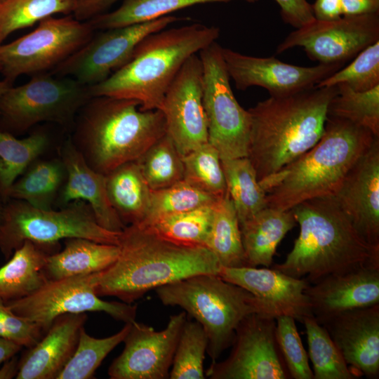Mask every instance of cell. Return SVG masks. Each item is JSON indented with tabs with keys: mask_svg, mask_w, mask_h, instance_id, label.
Segmentation results:
<instances>
[{
	"mask_svg": "<svg viewBox=\"0 0 379 379\" xmlns=\"http://www.w3.org/2000/svg\"><path fill=\"white\" fill-rule=\"evenodd\" d=\"M119 246L117 259L98 273L95 293L128 304L150 290L191 276L218 274L222 267L207 248L176 244L146 227L126 226Z\"/></svg>",
	"mask_w": 379,
	"mask_h": 379,
	"instance_id": "1",
	"label": "cell"
},
{
	"mask_svg": "<svg viewBox=\"0 0 379 379\" xmlns=\"http://www.w3.org/2000/svg\"><path fill=\"white\" fill-rule=\"evenodd\" d=\"M291 210L300 234L285 260L272 268L312 284L329 275L379 267V246L359 235L334 197L307 200Z\"/></svg>",
	"mask_w": 379,
	"mask_h": 379,
	"instance_id": "2",
	"label": "cell"
},
{
	"mask_svg": "<svg viewBox=\"0 0 379 379\" xmlns=\"http://www.w3.org/2000/svg\"><path fill=\"white\" fill-rule=\"evenodd\" d=\"M337 86H314L272 97L248 109V158L260 181L277 173L313 147L322 137L328 107Z\"/></svg>",
	"mask_w": 379,
	"mask_h": 379,
	"instance_id": "3",
	"label": "cell"
},
{
	"mask_svg": "<svg viewBox=\"0 0 379 379\" xmlns=\"http://www.w3.org/2000/svg\"><path fill=\"white\" fill-rule=\"evenodd\" d=\"M376 138L365 128L327 116L324 133L313 147L259 182L267 206L286 211L307 200L334 197Z\"/></svg>",
	"mask_w": 379,
	"mask_h": 379,
	"instance_id": "4",
	"label": "cell"
},
{
	"mask_svg": "<svg viewBox=\"0 0 379 379\" xmlns=\"http://www.w3.org/2000/svg\"><path fill=\"white\" fill-rule=\"evenodd\" d=\"M72 142L87 164L104 175L138 159L166 134L160 109L144 110L134 100L93 96L76 117Z\"/></svg>",
	"mask_w": 379,
	"mask_h": 379,
	"instance_id": "5",
	"label": "cell"
},
{
	"mask_svg": "<svg viewBox=\"0 0 379 379\" xmlns=\"http://www.w3.org/2000/svg\"><path fill=\"white\" fill-rule=\"evenodd\" d=\"M220 29L194 23L164 29L145 37L131 60L91 95L138 101L144 110L161 109L165 94L187 60L219 38Z\"/></svg>",
	"mask_w": 379,
	"mask_h": 379,
	"instance_id": "6",
	"label": "cell"
},
{
	"mask_svg": "<svg viewBox=\"0 0 379 379\" xmlns=\"http://www.w3.org/2000/svg\"><path fill=\"white\" fill-rule=\"evenodd\" d=\"M165 305L178 306L203 327L207 354L215 361L232 345L241 321L252 313L263 314L258 299L251 293L218 274H199L155 289Z\"/></svg>",
	"mask_w": 379,
	"mask_h": 379,
	"instance_id": "7",
	"label": "cell"
},
{
	"mask_svg": "<svg viewBox=\"0 0 379 379\" xmlns=\"http://www.w3.org/2000/svg\"><path fill=\"white\" fill-rule=\"evenodd\" d=\"M121 232L101 227L89 205L83 201L71 202L55 211L9 199L4 204L0 220V250L8 259L25 241L48 248L68 238L119 245Z\"/></svg>",
	"mask_w": 379,
	"mask_h": 379,
	"instance_id": "8",
	"label": "cell"
},
{
	"mask_svg": "<svg viewBox=\"0 0 379 379\" xmlns=\"http://www.w3.org/2000/svg\"><path fill=\"white\" fill-rule=\"evenodd\" d=\"M91 97L88 87L72 77L51 72L32 76L0 96L1 129L20 133L42 122L69 126Z\"/></svg>",
	"mask_w": 379,
	"mask_h": 379,
	"instance_id": "9",
	"label": "cell"
},
{
	"mask_svg": "<svg viewBox=\"0 0 379 379\" xmlns=\"http://www.w3.org/2000/svg\"><path fill=\"white\" fill-rule=\"evenodd\" d=\"M95 34L88 21L72 15L48 17L32 32L0 44L1 74L13 84L19 77L49 72L82 47Z\"/></svg>",
	"mask_w": 379,
	"mask_h": 379,
	"instance_id": "10",
	"label": "cell"
},
{
	"mask_svg": "<svg viewBox=\"0 0 379 379\" xmlns=\"http://www.w3.org/2000/svg\"><path fill=\"white\" fill-rule=\"evenodd\" d=\"M203 69V105L208 142L221 160L248 157L251 119L237 100L222 54L214 41L199 52Z\"/></svg>",
	"mask_w": 379,
	"mask_h": 379,
	"instance_id": "11",
	"label": "cell"
},
{
	"mask_svg": "<svg viewBox=\"0 0 379 379\" xmlns=\"http://www.w3.org/2000/svg\"><path fill=\"white\" fill-rule=\"evenodd\" d=\"M98 273L48 280L33 293L5 302L16 314L47 331L58 317L86 312H105L124 323L135 320L138 305L106 301L95 293Z\"/></svg>",
	"mask_w": 379,
	"mask_h": 379,
	"instance_id": "12",
	"label": "cell"
},
{
	"mask_svg": "<svg viewBox=\"0 0 379 379\" xmlns=\"http://www.w3.org/2000/svg\"><path fill=\"white\" fill-rule=\"evenodd\" d=\"M180 20L169 15L145 22L100 30L51 73L72 77L88 87L97 85L124 66L145 37Z\"/></svg>",
	"mask_w": 379,
	"mask_h": 379,
	"instance_id": "13",
	"label": "cell"
},
{
	"mask_svg": "<svg viewBox=\"0 0 379 379\" xmlns=\"http://www.w3.org/2000/svg\"><path fill=\"white\" fill-rule=\"evenodd\" d=\"M276 320L252 313L239 324L230 355L211 362V379H287L289 374L275 337Z\"/></svg>",
	"mask_w": 379,
	"mask_h": 379,
	"instance_id": "14",
	"label": "cell"
},
{
	"mask_svg": "<svg viewBox=\"0 0 379 379\" xmlns=\"http://www.w3.org/2000/svg\"><path fill=\"white\" fill-rule=\"evenodd\" d=\"M379 41V13L343 16L333 21L314 20L288 34L276 54L301 47L319 64L343 65Z\"/></svg>",
	"mask_w": 379,
	"mask_h": 379,
	"instance_id": "15",
	"label": "cell"
},
{
	"mask_svg": "<svg viewBox=\"0 0 379 379\" xmlns=\"http://www.w3.org/2000/svg\"><path fill=\"white\" fill-rule=\"evenodd\" d=\"M186 312L170 316L166 328L155 331L135 321L131 323L122 352L108 368L111 379H166L186 321Z\"/></svg>",
	"mask_w": 379,
	"mask_h": 379,
	"instance_id": "16",
	"label": "cell"
},
{
	"mask_svg": "<svg viewBox=\"0 0 379 379\" xmlns=\"http://www.w3.org/2000/svg\"><path fill=\"white\" fill-rule=\"evenodd\" d=\"M166 134L182 156L208 142L203 105V69L198 54L184 63L166 91L161 108Z\"/></svg>",
	"mask_w": 379,
	"mask_h": 379,
	"instance_id": "17",
	"label": "cell"
},
{
	"mask_svg": "<svg viewBox=\"0 0 379 379\" xmlns=\"http://www.w3.org/2000/svg\"><path fill=\"white\" fill-rule=\"evenodd\" d=\"M222 54L230 78L237 89L259 86L272 97L286 96L313 88L344 66L318 64L302 67L284 62L274 56H251L223 47Z\"/></svg>",
	"mask_w": 379,
	"mask_h": 379,
	"instance_id": "18",
	"label": "cell"
},
{
	"mask_svg": "<svg viewBox=\"0 0 379 379\" xmlns=\"http://www.w3.org/2000/svg\"><path fill=\"white\" fill-rule=\"evenodd\" d=\"M218 275L251 293L260 301L263 315L276 319L289 316L302 323L314 317L305 293L309 283L304 278L287 275L274 268L224 267Z\"/></svg>",
	"mask_w": 379,
	"mask_h": 379,
	"instance_id": "19",
	"label": "cell"
},
{
	"mask_svg": "<svg viewBox=\"0 0 379 379\" xmlns=\"http://www.w3.org/2000/svg\"><path fill=\"white\" fill-rule=\"evenodd\" d=\"M317 321L328 331L357 378H378L379 304L345 311Z\"/></svg>",
	"mask_w": 379,
	"mask_h": 379,
	"instance_id": "20",
	"label": "cell"
},
{
	"mask_svg": "<svg viewBox=\"0 0 379 379\" xmlns=\"http://www.w3.org/2000/svg\"><path fill=\"white\" fill-rule=\"evenodd\" d=\"M334 198L359 235L379 246V138L353 166Z\"/></svg>",
	"mask_w": 379,
	"mask_h": 379,
	"instance_id": "21",
	"label": "cell"
},
{
	"mask_svg": "<svg viewBox=\"0 0 379 379\" xmlns=\"http://www.w3.org/2000/svg\"><path fill=\"white\" fill-rule=\"evenodd\" d=\"M66 178L58 200L64 206L83 201L91 207L97 222L103 228L121 232L126 227L108 197L106 175L93 169L71 138L60 149Z\"/></svg>",
	"mask_w": 379,
	"mask_h": 379,
	"instance_id": "22",
	"label": "cell"
},
{
	"mask_svg": "<svg viewBox=\"0 0 379 379\" xmlns=\"http://www.w3.org/2000/svg\"><path fill=\"white\" fill-rule=\"evenodd\" d=\"M317 320L379 304V267L327 276L305 291Z\"/></svg>",
	"mask_w": 379,
	"mask_h": 379,
	"instance_id": "23",
	"label": "cell"
},
{
	"mask_svg": "<svg viewBox=\"0 0 379 379\" xmlns=\"http://www.w3.org/2000/svg\"><path fill=\"white\" fill-rule=\"evenodd\" d=\"M86 313L56 318L44 337L19 360L17 379H55L74 354Z\"/></svg>",
	"mask_w": 379,
	"mask_h": 379,
	"instance_id": "24",
	"label": "cell"
},
{
	"mask_svg": "<svg viewBox=\"0 0 379 379\" xmlns=\"http://www.w3.org/2000/svg\"><path fill=\"white\" fill-rule=\"evenodd\" d=\"M295 224L291 209L268 206L239 223L248 266H271L278 244Z\"/></svg>",
	"mask_w": 379,
	"mask_h": 379,
	"instance_id": "25",
	"label": "cell"
},
{
	"mask_svg": "<svg viewBox=\"0 0 379 379\" xmlns=\"http://www.w3.org/2000/svg\"><path fill=\"white\" fill-rule=\"evenodd\" d=\"M65 240V248L47 258L44 272L48 280L101 272L113 264L120 253L119 245L84 238Z\"/></svg>",
	"mask_w": 379,
	"mask_h": 379,
	"instance_id": "26",
	"label": "cell"
},
{
	"mask_svg": "<svg viewBox=\"0 0 379 379\" xmlns=\"http://www.w3.org/2000/svg\"><path fill=\"white\" fill-rule=\"evenodd\" d=\"M50 254L48 247L25 241L0 267V298L20 299L41 287L48 281L44 267Z\"/></svg>",
	"mask_w": 379,
	"mask_h": 379,
	"instance_id": "27",
	"label": "cell"
},
{
	"mask_svg": "<svg viewBox=\"0 0 379 379\" xmlns=\"http://www.w3.org/2000/svg\"><path fill=\"white\" fill-rule=\"evenodd\" d=\"M106 185L109 201L124 223H140L148 208L151 190L136 161L106 175Z\"/></svg>",
	"mask_w": 379,
	"mask_h": 379,
	"instance_id": "28",
	"label": "cell"
},
{
	"mask_svg": "<svg viewBox=\"0 0 379 379\" xmlns=\"http://www.w3.org/2000/svg\"><path fill=\"white\" fill-rule=\"evenodd\" d=\"M66 178L60 159L34 161L15 180L9 192V199L25 201L42 209H51Z\"/></svg>",
	"mask_w": 379,
	"mask_h": 379,
	"instance_id": "29",
	"label": "cell"
},
{
	"mask_svg": "<svg viewBox=\"0 0 379 379\" xmlns=\"http://www.w3.org/2000/svg\"><path fill=\"white\" fill-rule=\"evenodd\" d=\"M50 139L36 131L22 139L0 128V197L4 204L15 180L48 148Z\"/></svg>",
	"mask_w": 379,
	"mask_h": 379,
	"instance_id": "30",
	"label": "cell"
},
{
	"mask_svg": "<svg viewBox=\"0 0 379 379\" xmlns=\"http://www.w3.org/2000/svg\"><path fill=\"white\" fill-rule=\"evenodd\" d=\"M233 1L255 3L258 0H124L117 9L87 21L95 31H100L154 20L194 5Z\"/></svg>",
	"mask_w": 379,
	"mask_h": 379,
	"instance_id": "31",
	"label": "cell"
},
{
	"mask_svg": "<svg viewBox=\"0 0 379 379\" xmlns=\"http://www.w3.org/2000/svg\"><path fill=\"white\" fill-rule=\"evenodd\" d=\"M206 247L224 267H248L238 216L227 194L216 201Z\"/></svg>",
	"mask_w": 379,
	"mask_h": 379,
	"instance_id": "32",
	"label": "cell"
},
{
	"mask_svg": "<svg viewBox=\"0 0 379 379\" xmlns=\"http://www.w3.org/2000/svg\"><path fill=\"white\" fill-rule=\"evenodd\" d=\"M227 194L239 223L267 207L266 193L248 157L221 160Z\"/></svg>",
	"mask_w": 379,
	"mask_h": 379,
	"instance_id": "33",
	"label": "cell"
},
{
	"mask_svg": "<svg viewBox=\"0 0 379 379\" xmlns=\"http://www.w3.org/2000/svg\"><path fill=\"white\" fill-rule=\"evenodd\" d=\"M77 0H0V44L13 32L55 14L72 15Z\"/></svg>",
	"mask_w": 379,
	"mask_h": 379,
	"instance_id": "34",
	"label": "cell"
},
{
	"mask_svg": "<svg viewBox=\"0 0 379 379\" xmlns=\"http://www.w3.org/2000/svg\"><path fill=\"white\" fill-rule=\"evenodd\" d=\"M306 330L314 379H355L326 328L314 317L302 321Z\"/></svg>",
	"mask_w": 379,
	"mask_h": 379,
	"instance_id": "35",
	"label": "cell"
},
{
	"mask_svg": "<svg viewBox=\"0 0 379 379\" xmlns=\"http://www.w3.org/2000/svg\"><path fill=\"white\" fill-rule=\"evenodd\" d=\"M215 203L165 217L146 227L176 244L206 248Z\"/></svg>",
	"mask_w": 379,
	"mask_h": 379,
	"instance_id": "36",
	"label": "cell"
},
{
	"mask_svg": "<svg viewBox=\"0 0 379 379\" xmlns=\"http://www.w3.org/2000/svg\"><path fill=\"white\" fill-rule=\"evenodd\" d=\"M131 323H125L119 332L104 338L91 336L82 327L75 351L57 379L91 378L107 354L124 341Z\"/></svg>",
	"mask_w": 379,
	"mask_h": 379,
	"instance_id": "37",
	"label": "cell"
},
{
	"mask_svg": "<svg viewBox=\"0 0 379 379\" xmlns=\"http://www.w3.org/2000/svg\"><path fill=\"white\" fill-rule=\"evenodd\" d=\"M136 162L151 190L166 188L183 180L182 156L167 134Z\"/></svg>",
	"mask_w": 379,
	"mask_h": 379,
	"instance_id": "38",
	"label": "cell"
},
{
	"mask_svg": "<svg viewBox=\"0 0 379 379\" xmlns=\"http://www.w3.org/2000/svg\"><path fill=\"white\" fill-rule=\"evenodd\" d=\"M335 86L338 92L330 101L327 116L349 121L379 137V86L363 92L344 84Z\"/></svg>",
	"mask_w": 379,
	"mask_h": 379,
	"instance_id": "39",
	"label": "cell"
},
{
	"mask_svg": "<svg viewBox=\"0 0 379 379\" xmlns=\"http://www.w3.org/2000/svg\"><path fill=\"white\" fill-rule=\"evenodd\" d=\"M183 180L217 200L227 194L221 159L207 142L182 156Z\"/></svg>",
	"mask_w": 379,
	"mask_h": 379,
	"instance_id": "40",
	"label": "cell"
},
{
	"mask_svg": "<svg viewBox=\"0 0 379 379\" xmlns=\"http://www.w3.org/2000/svg\"><path fill=\"white\" fill-rule=\"evenodd\" d=\"M217 201L182 180L168 187L151 190L145 216L140 223L135 225L149 227L165 217L212 204Z\"/></svg>",
	"mask_w": 379,
	"mask_h": 379,
	"instance_id": "41",
	"label": "cell"
},
{
	"mask_svg": "<svg viewBox=\"0 0 379 379\" xmlns=\"http://www.w3.org/2000/svg\"><path fill=\"white\" fill-rule=\"evenodd\" d=\"M208 338L197 321L186 320L182 329L169 373L171 379H204V360Z\"/></svg>",
	"mask_w": 379,
	"mask_h": 379,
	"instance_id": "42",
	"label": "cell"
},
{
	"mask_svg": "<svg viewBox=\"0 0 379 379\" xmlns=\"http://www.w3.org/2000/svg\"><path fill=\"white\" fill-rule=\"evenodd\" d=\"M344 84L357 92L379 86V41L359 53L346 67L335 71L317 86L330 87Z\"/></svg>",
	"mask_w": 379,
	"mask_h": 379,
	"instance_id": "43",
	"label": "cell"
},
{
	"mask_svg": "<svg viewBox=\"0 0 379 379\" xmlns=\"http://www.w3.org/2000/svg\"><path fill=\"white\" fill-rule=\"evenodd\" d=\"M275 320L276 340L289 376L294 379H314L295 319L280 316Z\"/></svg>",
	"mask_w": 379,
	"mask_h": 379,
	"instance_id": "44",
	"label": "cell"
},
{
	"mask_svg": "<svg viewBox=\"0 0 379 379\" xmlns=\"http://www.w3.org/2000/svg\"><path fill=\"white\" fill-rule=\"evenodd\" d=\"M43 329L14 313L0 298V337L30 348L41 338Z\"/></svg>",
	"mask_w": 379,
	"mask_h": 379,
	"instance_id": "45",
	"label": "cell"
},
{
	"mask_svg": "<svg viewBox=\"0 0 379 379\" xmlns=\"http://www.w3.org/2000/svg\"><path fill=\"white\" fill-rule=\"evenodd\" d=\"M283 21L297 29L315 20L312 5L307 0H275Z\"/></svg>",
	"mask_w": 379,
	"mask_h": 379,
	"instance_id": "46",
	"label": "cell"
},
{
	"mask_svg": "<svg viewBox=\"0 0 379 379\" xmlns=\"http://www.w3.org/2000/svg\"><path fill=\"white\" fill-rule=\"evenodd\" d=\"M119 0H77L72 15L78 20L87 21L105 12Z\"/></svg>",
	"mask_w": 379,
	"mask_h": 379,
	"instance_id": "47",
	"label": "cell"
},
{
	"mask_svg": "<svg viewBox=\"0 0 379 379\" xmlns=\"http://www.w3.org/2000/svg\"><path fill=\"white\" fill-rule=\"evenodd\" d=\"M311 5L317 20L333 21L343 17L342 0H316Z\"/></svg>",
	"mask_w": 379,
	"mask_h": 379,
	"instance_id": "48",
	"label": "cell"
},
{
	"mask_svg": "<svg viewBox=\"0 0 379 379\" xmlns=\"http://www.w3.org/2000/svg\"><path fill=\"white\" fill-rule=\"evenodd\" d=\"M343 16L379 13V0H342Z\"/></svg>",
	"mask_w": 379,
	"mask_h": 379,
	"instance_id": "49",
	"label": "cell"
},
{
	"mask_svg": "<svg viewBox=\"0 0 379 379\" xmlns=\"http://www.w3.org/2000/svg\"><path fill=\"white\" fill-rule=\"evenodd\" d=\"M22 347L0 337V365L15 355Z\"/></svg>",
	"mask_w": 379,
	"mask_h": 379,
	"instance_id": "50",
	"label": "cell"
},
{
	"mask_svg": "<svg viewBox=\"0 0 379 379\" xmlns=\"http://www.w3.org/2000/svg\"><path fill=\"white\" fill-rule=\"evenodd\" d=\"M18 362L15 356L4 361L0 368V379L15 378L18 372Z\"/></svg>",
	"mask_w": 379,
	"mask_h": 379,
	"instance_id": "51",
	"label": "cell"
},
{
	"mask_svg": "<svg viewBox=\"0 0 379 379\" xmlns=\"http://www.w3.org/2000/svg\"><path fill=\"white\" fill-rule=\"evenodd\" d=\"M1 67L0 65V74H1ZM13 86V84L8 82L6 79H0V96L6 92L10 87Z\"/></svg>",
	"mask_w": 379,
	"mask_h": 379,
	"instance_id": "52",
	"label": "cell"
},
{
	"mask_svg": "<svg viewBox=\"0 0 379 379\" xmlns=\"http://www.w3.org/2000/svg\"><path fill=\"white\" fill-rule=\"evenodd\" d=\"M4 202L3 201L2 199L0 197V220H1V215H2V212L4 209Z\"/></svg>",
	"mask_w": 379,
	"mask_h": 379,
	"instance_id": "53",
	"label": "cell"
}]
</instances>
